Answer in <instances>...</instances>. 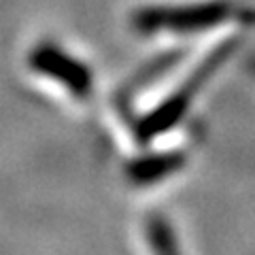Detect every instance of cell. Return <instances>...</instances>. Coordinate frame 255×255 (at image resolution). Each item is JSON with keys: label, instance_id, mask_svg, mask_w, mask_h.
I'll use <instances>...</instances> for the list:
<instances>
[{"label": "cell", "instance_id": "obj_1", "mask_svg": "<svg viewBox=\"0 0 255 255\" xmlns=\"http://www.w3.org/2000/svg\"><path fill=\"white\" fill-rule=\"evenodd\" d=\"M238 43L241 41H238L236 36H232V38L221 41L219 45H215L211 53L206 55V58L191 70L185 81L179 85V90H174L170 96H166L155 109L147 111L145 115H140L136 122H134V140H136L138 145H149V142L155 140L157 136L170 132L172 128L185 117L191 102L204 90V85L211 81L213 75L232 58Z\"/></svg>", "mask_w": 255, "mask_h": 255}, {"label": "cell", "instance_id": "obj_2", "mask_svg": "<svg viewBox=\"0 0 255 255\" xmlns=\"http://www.w3.org/2000/svg\"><path fill=\"white\" fill-rule=\"evenodd\" d=\"M232 15V4L226 0H211V2L196 4H149L140 6L132 13V28L140 34H155V32H179V34H194V32L211 30L219 23L228 21Z\"/></svg>", "mask_w": 255, "mask_h": 255}, {"label": "cell", "instance_id": "obj_3", "mask_svg": "<svg viewBox=\"0 0 255 255\" xmlns=\"http://www.w3.org/2000/svg\"><path fill=\"white\" fill-rule=\"evenodd\" d=\"M28 66L36 75L58 81L79 100H87L94 92V75L90 66L51 41L32 47V51L28 53Z\"/></svg>", "mask_w": 255, "mask_h": 255}, {"label": "cell", "instance_id": "obj_4", "mask_svg": "<svg viewBox=\"0 0 255 255\" xmlns=\"http://www.w3.org/2000/svg\"><path fill=\"white\" fill-rule=\"evenodd\" d=\"M185 164H187V153L181 149L145 153L126 164V177L132 185L145 187L177 174L179 170H183Z\"/></svg>", "mask_w": 255, "mask_h": 255}, {"label": "cell", "instance_id": "obj_5", "mask_svg": "<svg viewBox=\"0 0 255 255\" xmlns=\"http://www.w3.org/2000/svg\"><path fill=\"white\" fill-rule=\"evenodd\" d=\"M181 60H183V49H172L168 53L159 55V58H155L153 62H149L138 75H134L130 81L126 83L122 94H128V98H130V96L140 92L142 87H147L151 81H155V79H159L164 73H168L174 64H179Z\"/></svg>", "mask_w": 255, "mask_h": 255}, {"label": "cell", "instance_id": "obj_6", "mask_svg": "<svg viewBox=\"0 0 255 255\" xmlns=\"http://www.w3.org/2000/svg\"><path fill=\"white\" fill-rule=\"evenodd\" d=\"M145 238L149 247L157 253H177L179 243L170 221L159 213H151L145 221Z\"/></svg>", "mask_w": 255, "mask_h": 255}]
</instances>
